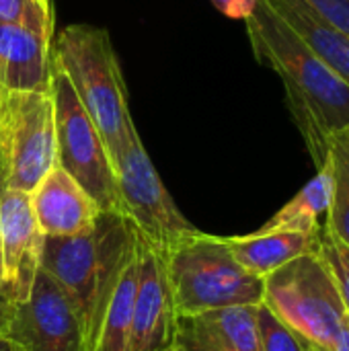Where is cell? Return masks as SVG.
<instances>
[{"label":"cell","mask_w":349,"mask_h":351,"mask_svg":"<svg viewBox=\"0 0 349 351\" xmlns=\"http://www.w3.org/2000/svg\"><path fill=\"white\" fill-rule=\"evenodd\" d=\"M247 33L257 60L282 78L294 123L315 167L321 169L335 138L349 130V86L265 0H259L247 19Z\"/></svg>","instance_id":"6da1fadb"},{"label":"cell","mask_w":349,"mask_h":351,"mask_svg":"<svg viewBox=\"0 0 349 351\" xmlns=\"http://www.w3.org/2000/svg\"><path fill=\"white\" fill-rule=\"evenodd\" d=\"M138 253V234L119 212H101L97 222L66 239H45L41 269L72 298L88 351H93L107 302Z\"/></svg>","instance_id":"7a4b0ae2"},{"label":"cell","mask_w":349,"mask_h":351,"mask_svg":"<svg viewBox=\"0 0 349 351\" xmlns=\"http://www.w3.org/2000/svg\"><path fill=\"white\" fill-rule=\"evenodd\" d=\"M51 53L99 132L113 167L136 125L109 33L95 25H68L53 39Z\"/></svg>","instance_id":"3957f363"},{"label":"cell","mask_w":349,"mask_h":351,"mask_svg":"<svg viewBox=\"0 0 349 351\" xmlns=\"http://www.w3.org/2000/svg\"><path fill=\"white\" fill-rule=\"evenodd\" d=\"M163 257L177 317L263 302V280L232 257L224 237L195 230Z\"/></svg>","instance_id":"277c9868"},{"label":"cell","mask_w":349,"mask_h":351,"mask_svg":"<svg viewBox=\"0 0 349 351\" xmlns=\"http://www.w3.org/2000/svg\"><path fill=\"white\" fill-rule=\"evenodd\" d=\"M263 304L319 351L335 350L349 319L317 247L263 278Z\"/></svg>","instance_id":"5b68a950"},{"label":"cell","mask_w":349,"mask_h":351,"mask_svg":"<svg viewBox=\"0 0 349 351\" xmlns=\"http://www.w3.org/2000/svg\"><path fill=\"white\" fill-rule=\"evenodd\" d=\"M4 187L31 193L56 167V105L49 90H0Z\"/></svg>","instance_id":"8992f818"},{"label":"cell","mask_w":349,"mask_h":351,"mask_svg":"<svg viewBox=\"0 0 349 351\" xmlns=\"http://www.w3.org/2000/svg\"><path fill=\"white\" fill-rule=\"evenodd\" d=\"M113 173L121 214L130 220L140 241L167 253L197 230L177 210L136 130L130 132L113 165Z\"/></svg>","instance_id":"52a82bcc"},{"label":"cell","mask_w":349,"mask_h":351,"mask_svg":"<svg viewBox=\"0 0 349 351\" xmlns=\"http://www.w3.org/2000/svg\"><path fill=\"white\" fill-rule=\"evenodd\" d=\"M51 97L56 105V165L97 202L101 212L121 214L115 173L103 140L56 62L51 68Z\"/></svg>","instance_id":"ba28073f"},{"label":"cell","mask_w":349,"mask_h":351,"mask_svg":"<svg viewBox=\"0 0 349 351\" xmlns=\"http://www.w3.org/2000/svg\"><path fill=\"white\" fill-rule=\"evenodd\" d=\"M4 335L23 351H88L72 298L43 269L29 298L12 308Z\"/></svg>","instance_id":"9c48e42d"},{"label":"cell","mask_w":349,"mask_h":351,"mask_svg":"<svg viewBox=\"0 0 349 351\" xmlns=\"http://www.w3.org/2000/svg\"><path fill=\"white\" fill-rule=\"evenodd\" d=\"M43 241L29 193L4 187L0 193V290L6 300L23 304L41 269Z\"/></svg>","instance_id":"30bf717a"},{"label":"cell","mask_w":349,"mask_h":351,"mask_svg":"<svg viewBox=\"0 0 349 351\" xmlns=\"http://www.w3.org/2000/svg\"><path fill=\"white\" fill-rule=\"evenodd\" d=\"M177 308L165 257L138 239V290L134 304L132 351H165L175 346Z\"/></svg>","instance_id":"8fae6325"},{"label":"cell","mask_w":349,"mask_h":351,"mask_svg":"<svg viewBox=\"0 0 349 351\" xmlns=\"http://www.w3.org/2000/svg\"><path fill=\"white\" fill-rule=\"evenodd\" d=\"M35 222L45 239H66L88 230L101 208L62 169L53 167L29 193Z\"/></svg>","instance_id":"7c38bea8"},{"label":"cell","mask_w":349,"mask_h":351,"mask_svg":"<svg viewBox=\"0 0 349 351\" xmlns=\"http://www.w3.org/2000/svg\"><path fill=\"white\" fill-rule=\"evenodd\" d=\"M175 348L179 351H261L257 304L177 317Z\"/></svg>","instance_id":"4fadbf2b"},{"label":"cell","mask_w":349,"mask_h":351,"mask_svg":"<svg viewBox=\"0 0 349 351\" xmlns=\"http://www.w3.org/2000/svg\"><path fill=\"white\" fill-rule=\"evenodd\" d=\"M53 39L10 23H0V90H49Z\"/></svg>","instance_id":"5bb4252c"},{"label":"cell","mask_w":349,"mask_h":351,"mask_svg":"<svg viewBox=\"0 0 349 351\" xmlns=\"http://www.w3.org/2000/svg\"><path fill=\"white\" fill-rule=\"evenodd\" d=\"M317 232L257 230L243 237H224L232 257L253 276L267 278L276 269L317 247Z\"/></svg>","instance_id":"9a60e30c"},{"label":"cell","mask_w":349,"mask_h":351,"mask_svg":"<svg viewBox=\"0 0 349 351\" xmlns=\"http://www.w3.org/2000/svg\"><path fill=\"white\" fill-rule=\"evenodd\" d=\"M265 4L284 19L327 64V68L349 86V37L323 21L304 0H265Z\"/></svg>","instance_id":"2e32d148"},{"label":"cell","mask_w":349,"mask_h":351,"mask_svg":"<svg viewBox=\"0 0 349 351\" xmlns=\"http://www.w3.org/2000/svg\"><path fill=\"white\" fill-rule=\"evenodd\" d=\"M333 193V158L317 169V175L259 230L317 232L327 218Z\"/></svg>","instance_id":"e0dca14e"},{"label":"cell","mask_w":349,"mask_h":351,"mask_svg":"<svg viewBox=\"0 0 349 351\" xmlns=\"http://www.w3.org/2000/svg\"><path fill=\"white\" fill-rule=\"evenodd\" d=\"M136 290H138V253L121 274L107 302L93 351H132Z\"/></svg>","instance_id":"ac0fdd59"},{"label":"cell","mask_w":349,"mask_h":351,"mask_svg":"<svg viewBox=\"0 0 349 351\" xmlns=\"http://www.w3.org/2000/svg\"><path fill=\"white\" fill-rule=\"evenodd\" d=\"M333 193L325 224L349 245V158L333 144Z\"/></svg>","instance_id":"d6986e66"},{"label":"cell","mask_w":349,"mask_h":351,"mask_svg":"<svg viewBox=\"0 0 349 351\" xmlns=\"http://www.w3.org/2000/svg\"><path fill=\"white\" fill-rule=\"evenodd\" d=\"M317 251L331 271L349 317V245H346L325 222L317 234Z\"/></svg>","instance_id":"ffe728a7"},{"label":"cell","mask_w":349,"mask_h":351,"mask_svg":"<svg viewBox=\"0 0 349 351\" xmlns=\"http://www.w3.org/2000/svg\"><path fill=\"white\" fill-rule=\"evenodd\" d=\"M257 333L261 351H311V343L304 341L294 329L280 321L263 302L257 304Z\"/></svg>","instance_id":"44dd1931"},{"label":"cell","mask_w":349,"mask_h":351,"mask_svg":"<svg viewBox=\"0 0 349 351\" xmlns=\"http://www.w3.org/2000/svg\"><path fill=\"white\" fill-rule=\"evenodd\" d=\"M0 23L21 25L53 39V14L45 12L37 0H0Z\"/></svg>","instance_id":"7402d4cb"},{"label":"cell","mask_w":349,"mask_h":351,"mask_svg":"<svg viewBox=\"0 0 349 351\" xmlns=\"http://www.w3.org/2000/svg\"><path fill=\"white\" fill-rule=\"evenodd\" d=\"M323 21L349 37V0H304Z\"/></svg>","instance_id":"603a6c76"},{"label":"cell","mask_w":349,"mask_h":351,"mask_svg":"<svg viewBox=\"0 0 349 351\" xmlns=\"http://www.w3.org/2000/svg\"><path fill=\"white\" fill-rule=\"evenodd\" d=\"M228 19H249L259 0H210Z\"/></svg>","instance_id":"cb8c5ba5"},{"label":"cell","mask_w":349,"mask_h":351,"mask_svg":"<svg viewBox=\"0 0 349 351\" xmlns=\"http://www.w3.org/2000/svg\"><path fill=\"white\" fill-rule=\"evenodd\" d=\"M12 308H14V306L6 300V296H4L2 290H0V333H6V327H8Z\"/></svg>","instance_id":"d4e9b609"},{"label":"cell","mask_w":349,"mask_h":351,"mask_svg":"<svg viewBox=\"0 0 349 351\" xmlns=\"http://www.w3.org/2000/svg\"><path fill=\"white\" fill-rule=\"evenodd\" d=\"M333 351H349V319L341 325L339 335H337V343Z\"/></svg>","instance_id":"484cf974"},{"label":"cell","mask_w":349,"mask_h":351,"mask_svg":"<svg viewBox=\"0 0 349 351\" xmlns=\"http://www.w3.org/2000/svg\"><path fill=\"white\" fill-rule=\"evenodd\" d=\"M337 148H341V152L346 154L349 158V130H346L344 134H339L337 138H335V142H333Z\"/></svg>","instance_id":"4316f807"},{"label":"cell","mask_w":349,"mask_h":351,"mask_svg":"<svg viewBox=\"0 0 349 351\" xmlns=\"http://www.w3.org/2000/svg\"><path fill=\"white\" fill-rule=\"evenodd\" d=\"M0 351H23L8 335L0 333Z\"/></svg>","instance_id":"83f0119b"},{"label":"cell","mask_w":349,"mask_h":351,"mask_svg":"<svg viewBox=\"0 0 349 351\" xmlns=\"http://www.w3.org/2000/svg\"><path fill=\"white\" fill-rule=\"evenodd\" d=\"M37 4L45 10V12H49V14H53V6H51V0H37Z\"/></svg>","instance_id":"f1b7e54d"},{"label":"cell","mask_w":349,"mask_h":351,"mask_svg":"<svg viewBox=\"0 0 349 351\" xmlns=\"http://www.w3.org/2000/svg\"><path fill=\"white\" fill-rule=\"evenodd\" d=\"M0 185L4 187V167H2V158H0Z\"/></svg>","instance_id":"f546056e"},{"label":"cell","mask_w":349,"mask_h":351,"mask_svg":"<svg viewBox=\"0 0 349 351\" xmlns=\"http://www.w3.org/2000/svg\"><path fill=\"white\" fill-rule=\"evenodd\" d=\"M165 351H179V350H177L175 346H173V348H169V350H165Z\"/></svg>","instance_id":"4dcf8cb0"},{"label":"cell","mask_w":349,"mask_h":351,"mask_svg":"<svg viewBox=\"0 0 349 351\" xmlns=\"http://www.w3.org/2000/svg\"><path fill=\"white\" fill-rule=\"evenodd\" d=\"M2 189H4V187H2V185H0V193H2Z\"/></svg>","instance_id":"1f68e13d"},{"label":"cell","mask_w":349,"mask_h":351,"mask_svg":"<svg viewBox=\"0 0 349 351\" xmlns=\"http://www.w3.org/2000/svg\"><path fill=\"white\" fill-rule=\"evenodd\" d=\"M311 351H319V350H315V348H313V350H311Z\"/></svg>","instance_id":"d6a6232c"}]
</instances>
